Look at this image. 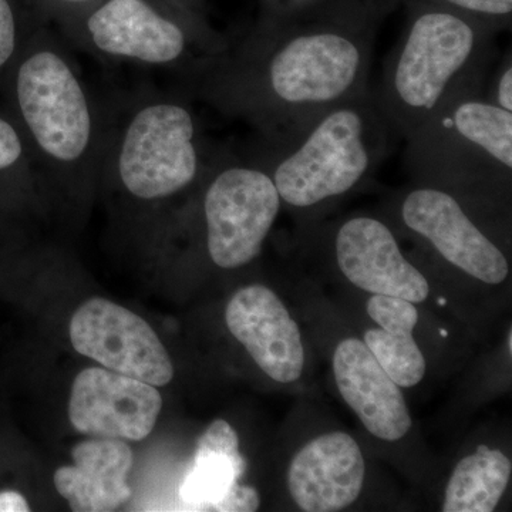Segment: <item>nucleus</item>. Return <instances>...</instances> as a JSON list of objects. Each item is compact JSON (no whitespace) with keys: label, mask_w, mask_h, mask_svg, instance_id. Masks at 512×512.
Wrapping results in <instances>:
<instances>
[{"label":"nucleus","mask_w":512,"mask_h":512,"mask_svg":"<svg viewBox=\"0 0 512 512\" xmlns=\"http://www.w3.org/2000/svg\"><path fill=\"white\" fill-rule=\"evenodd\" d=\"M379 16L360 5L315 19L259 16L220 52L178 73L184 92L229 119L278 137L369 92Z\"/></svg>","instance_id":"nucleus-1"},{"label":"nucleus","mask_w":512,"mask_h":512,"mask_svg":"<svg viewBox=\"0 0 512 512\" xmlns=\"http://www.w3.org/2000/svg\"><path fill=\"white\" fill-rule=\"evenodd\" d=\"M0 90L43 178L83 194L99 184L106 104L97 101L72 47L53 26L37 23Z\"/></svg>","instance_id":"nucleus-2"},{"label":"nucleus","mask_w":512,"mask_h":512,"mask_svg":"<svg viewBox=\"0 0 512 512\" xmlns=\"http://www.w3.org/2000/svg\"><path fill=\"white\" fill-rule=\"evenodd\" d=\"M406 12L375 92L387 124L404 140L451 101L484 92L500 33L443 6L410 5Z\"/></svg>","instance_id":"nucleus-3"},{"label":"nucleus","mask_w":512,"mask_h":512,"mask_svg":"<svg viewBox=\"0 0 512 512\" xmlns=\"http://www.w3.org/2000/svg\"><path fill=\"white\" fill-rule=\"evenodd\" d=\"M215 151L183 89L143 87L106 106L99 184L137 204H163L197 188Z\"/></svg>","instance_id":"nucleus-4"},{"label":"nucleus","mask_w":512,"mask_h":512,"mask_svg":"<svg viewBox=\"0 0 512 512\" xmlns=\"http://www.w3.org/2000/svg\"><path fill=\"white\" fill-rule=\"evenodd\" d=\"M393 134L369 90L284 136H255L244 154L271 175L282 205L311 211L370 180L390 153Z\"/></svg>","instance_id":"nucleus-5"},{"label":"nucleus","mask_w":512,"mask_h":512,"mask_svg":"<svg viewBox=\"0 0 512 512\" xmlns=\"http://www.w3.org/2000/svg\"><path fill=\"white\" fill-rule=\"evenodd\" d=\"M55 29L72 49L104 62L177 74L228 42L211 25L205 0H97Z\"/></svg>","instance_id":"nucleus-6"},{"label":"nucleus","mask_w":512,"mask_h":512,"mask_svg":"<svg viewBox=\"0 0 512 512\" xmlns=\"http://www.w3.org/2000/svg\"><path fill=\"white\" fill-rule=\"evenodd\" d=\"M406 141L404 165L423 184L453 195L510 188L512 113L484 92L451 101Z\"/></svg>","instance_id":"nucleus-7"},{"label":"nucleus","mask_w":512,"mask_h":512,"mask_svg":"<svg viewBox=\"0 0 512 512\" xmlns=\"http://www.w3.org/2000/svg\"><path fill=\"white\" fill-rule=\"evenodd\" d=\"M197 188L212 264L238 269L255 261L282 208L268 171L247 154L217 150Z\"/></svg>","instance_id":"nucleus-8"},{"label":"nucleus","mask_w":512,"mask_h":512,"mask_svg":"<svg viewBox=\"0 0 512 512\" xmlns=\"http://www.w3.org/2000/svg\"><path fill=\"white\" fill-rule=\"evenodd\" d=\"M400 220L458 271L488 285L510 274L507 256L470 217L460 198L433 185H414L400 198Z\"/></svg>","instance_id":"nucleus-9"},{"label":"nucleus","mask_w":512,"mask_h":512,"mask_svg":"<svg viewBox=\"0 0 512 512\" xmlns=\"http://www.w3.org/2000/svg\"><path fill=\"white\" fill-rule=\"evenodd\" d=\"M69 332L73 348L106 369L156 387L173 380V363L157 333L117 303L101 298L84 302Z\"/></svg>","instance_id":"nucleus-10"},{"label":"nucleus","mask_w":512,"mask_h":512,"mask_svg":"<svg viewBox=\"0 0 512 512\" xmlns=\"http://www.w3.org/2000/svg\"><path fill=\"white\" fill-rule=\"evenodd\" d=\"M161 409L163 399L153 384L90 367L74 379L69 419L93 439L140 441L150 436Z\"/></svg>","instance_id":"nucleus-11"},{"label":"nucleus","mask_w":512,"mask_h":512,"mask_svg":"<svg viewBox=\"0 0 512 512\" xmlns=\"http://www.w3.org/2000/svg\"><path fill=\"white\" fill-rule=\"evenodd\" d=\"M339 271L356 288L372 295L396 296L413 303L426 301V276L404 256L392 228L370 215L348 218L332 238Z\"/></svg>","instance_id":"nucleus-12"},{"label":"nucleus","mask_w":512,"mask_h":512,"mask_svg":"<svg viewBox=\"0 0 512 512\" xmlns=\"http://www.w3.org/2000/svg\"><path fill=\"white\" fill-rule=\"evenodd\" d=\"M225 322L266 376L279 383L301 379L302 333L272 289L258 284L239 289L225 309Z\"/></svg>","instance_id":"nucleus-13"},{"label":"nucleus","mask_w":512,"mask_h":512,"mask_svg":"<svg viewBox=\"0 0 512 512\" xmlns=\"http://www.w3.org/2000/svg\"><path fill=\"white\" fill-rule=\"evenodd\" d=\"M365 477V458L357 441L343 431H330L293 456L288 490L302 511H342L356 503Z\"/></svg>","instance_id":"nucleus-14"},{"label":"nucleus","mask_w":512,"mask_h":512,"mask_svg":"<svg viewBox=\"0 0 512 512\" xmlns=\"http://www.w3.org/2000/svg\"><path fill=\"white\" fill-rule=\"evenodd\" d=\"M333 375L340 396L377 439L393 443L412 429L402 390L362 340L348 338L336 346Z\"/></svg>","instance_id":"nucleus-15"},{"label":"nucleus","mask_w":512,"mask_h":512,"mask_svg":"<svg viewBox=\"0 0 512 512\" xmlns=\"http://www.w3.org/2000/svg\"><path fill=\"white\" fill-rule=\"evenodd\" d=\"M72 457L74 466L56 471L55 485L73 511H116L130 498L127 478L133 451L123 440L82 441L74 446Z\"/></svg>","instance_id":"nucleus-16"},{"label":"nucleus","mask_w":512,"mask_h":512,"mask_svg":"<svg viewBox=\"0 0 512 512\" xmlns=\"http://www.w3.org/2000/svg\"><path fill=\"white\" fill-rule=\"evenodd\" d=\"M510 458L497 448L480 446L458 461L444 494V512H491L507 491Z\"/></svg>","instance_id":"nucleus-17"},{"label":"nucleus","mask_w":512,"mask_h":512,"mask_svg":"<svg viewBox=\"0 0 512 512\" xmlns=\"http://www.w3.org/2000/svg\"><path fill=\"white\" fill-rule=\"evenodd\" d=\"M245 460L239 454L195 451L194 467L181 485V498L190 507L215 510L228 497L244 474Z\"/></svg>","instance_id":"nucleus-18"},{"label":"nucleus","mask_w":512,"mask_h":512,"mask_svg":"<svg viewBox=\"0 0 512 512\" xmlns=\"http://www.w3.org/2000/svg\"><path fill=\"white\" fill-rule=\"evenodd\" d=\"M363 343L399 387L416 386L426 375V359L413 338V330L372 328Z\"/></svg>","instance_id":"nucleus-19"},{"label":"nucleus","mask_w":512,"mask_h":512,"mask_svg":"<svg viewBox=\"0 0 512 512\" xmlns=\"http://www.w3.org/2000/svg\"><path fill=\"white\" fill-rule=\"evenodd\" d=\"M42 178L19 124L0 106V191L29 192Z\"/></svg>","instance_id":"nucleus-20"},{"label":"nucleus","mask_w":512,"mask_h":512,"mask_svg":"<svg viewBox=\"0 0 512 512\" xmlns=\"http://www.w3.org/2000/svg\"><path fill=\"white\" fill-rule=\"evenodd\" d=\"M373 12L382 16L392 12L396 6L434 5L457 10L484 22L485 25L501 32L510 29L512 20V0H365Z\"/></svg>","instance_id":"nucleus-21"},{"label":"nucleus","mask_w":512,"mask_h":512,"mask_svg":"<svg viewBox=\"0 0 512 512\" xmlns=\"http://www.w3.org/2000/svg\"><path fill=\"white\" fill-rule=\"evenodd\" d=\"M39 22L33 9H23L18 0H0V79Z\"/></svg>","instance_id":"nucleus-22"},{"label":"nucleus","mask_w":512,"mask_h":512,"mask_svg":"<svg viewBox=\"0 0 512 512\" xmlns=\"http://www.w3.org/2000/svg\"><path fill=\"white\" fill-rule=\"evenodd\" d=\"M259 16L269 19L299 20L323 18L360 5L363 0H258Z\"/></svg>","instance_id":"nucleus-23"},{"label":"nucleus","mask_w":512,"mask_h":512,"mask_svg":"<svg viewBox=\"0 0 512 512\" xmlns=\"http://www.w3.org/2000/svg\"><path fill=\"white\" fill-rule=\"evenodd\" d=\"M97 0H30L33 12L43 23L59 28Z\"/></svg>","instance_id":"nucleus-24"},{"label":"nucleus","mask_w":512,"mask_h":512,"mask_svg":"<svg viewBox=\"0 0 512 512\" xmlns=\"http://www.w3.org/2000/svg\"><path fill=\"white\" fill-rule=\"evenodd\" d=\"M200 453L239 454L237 431L225 420L212 421L210 427L198 439L197 450Z\"/></svg>","instance_id":"nucleus-25"},{"label":"nucleus","mask_w":512,"mask_h":512,"mask_svg":"<svg viewBox=\"0 0 512 512\" xmlns=\"http://www.w3.org/2000/svg\"><path fill=\"white\" fill-rule=\"evenodd\" d=\"M484 96L495 106L512 113V59L511 53L498 64L493 76H488Z\"/></svg>","instance_id":"nucleus-26"},{"label":"nucleus","mask_w":512,"mask_h":512,"mask_svg":"<svg viewBox=\"0 0 512 512\" xmlns=\"http://www.w3.org/2000/svg\"><path fill=\"white\" fill-rule=\"evenodd\" d=\"M258 508L259 495L256 490L237 484L228 497L218 505L217 511H256Z\"/></svg>","instance_id":"nucleus-27"},{"label":"nucleus","mask_w":512,"mask_h":512,"mask_svg":"<svg viewBox=\"0 0 512 512\" xmlns=\"http://www.w3.org/2000/svg\"><path fill=\"white\" fill-rule=\"evenodd\" d=\"M30 507L26 498L16 491L0 493V512H28Z\"/></svg>","instance_id":"nucleus-28"},{"label":"nucleus","mask_w":512,"mask_h":512,"mask_svg":"<svg viewBox=\"0 0 512 512\" xmlns=\"http://www.w3.org/2000/svg\"><path fill=\"white\" fill-rule=\"evenodd\" d=\"M511 340H512V335H511V332H510V333H508V350H510V355H511V352H512Z\"/></svg>","instance_id":"nucleus-29"}]
</instances>
